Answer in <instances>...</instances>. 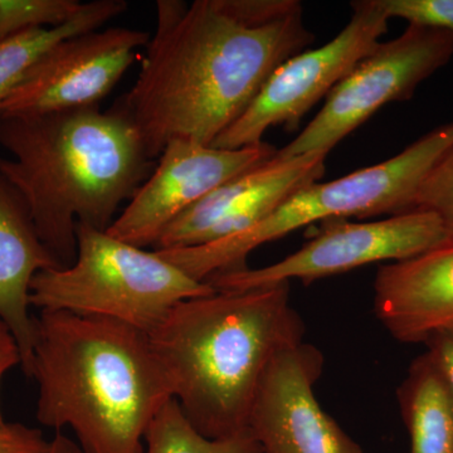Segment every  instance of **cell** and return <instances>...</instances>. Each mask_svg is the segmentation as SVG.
Segmentation results:
<instances>
[{
	"mask_svg": "<svg viewBox=\"0 0 453 453\" xmlns=\"http://www.w3.org/2000/svg\"><path fill=\"white\" fill-rule=\"evenodd\" d=\"M314 41L299 0H159L138 79L119 104L153 160L173 140L211 146Z\"/></svg>",
	"mask_w": 453,
	"mask_h": 453,
	"instance_id": "1",
	"label": "cell"
},
{
	"mask_svg": "<svg viewBox=\"0 0 453 453\" xmlns=\"http://www.w3.org/2000/svg\"><path fill=\"white\" fill-rule=\"evenodd\" d=\"M0 174L31 213L42 243L59 266L77 255V226L107 231L155 168L120 104L0 116Z\"/></svg>",
	"mask_w": 453,
	"mask_h": 453,
	"instance_id": "2",
	"label": "cell"
},
{
	"mask_svg": "<svg viewBox=\"0 0 453 453\" xmlns=\"http://www.w3.org/2000/svg\"><path fill=\"white\" fill-rule=\"evenodd\" d=\"M31 378L38 422L73 429L83 453H145L146 429L173 399L145 333L62 310L35 318Z\"/></svg>",
	"mask_w": 453,
	"mask_h": 453,
	"instance_id": "3",
	"label": "cell"
},
{
	"mask_svg": "<svg viewBox=\"0 0 453 453\" xmlns=\"http://www.w3.org/2000/svg\"><path fill=\"white\" fill-rule=\"evenodd\" d=\"M303 334L285 282L180 301L148 336L188 421L203 436L226 440L249 431L267 366Z\"/></svg>",
	"mask_w": 453,
	"mask_h": 453,
	"instance_id": "4",
	"label": "cell"
},
{
	"mask_svg": "<svg viewBox=\"0 0 453 453\" xmlns=\"http://www.w3.org/2000/svg\"><path fill=\"white\" fill-rule=\"evenodd\" d=\"M453 148V122L442 125L386 162L327 183L309 184L247 231L216 242L157 251L196 281L246 268L250 253L316 222L396 216L414 210L426 177Z\"/></svg>",
	"mask_w": 453,
	"mask_h": 453,
	"instance_id": "5",
	"label": "cell"
},
{
	"mask_svg": "<svg viewBox=\"0 0 453 453\" xmlns=\"http://www.w3.org/2000/svg\"><path fill=\"white\" fill-rule=\"evenodd\" d=\"M216 292L163 257L106 231L77 226V255L67 267L33 277L29 303L43 310L112 319L146 335L178 303Z\"/></svg>",
	"mask_w": 453,
	"mask_h": 453,
	"instance_id": "6",
	"label": "cell"
},
{
	"mask_svg": "<svg viewBox=\"0 0 453 453\" xmlns=\"http://www.w3.org/2000/svg\"><path fill=\"white\" fill-rule=\"evenodd\" d=\"M452 57L451 33L408 26L401 35L380 42L362 59L325 98L308 127L290 144L277 149V155L330 153L381 107L412 98L417 88Z\"/></svg>",
	"mask_w": 453,
	"mask_h": 453,
	"instance_id": "7",
	"label": "cell"
},
{
	"mask_svg": "<svg viewBox=\"0 0 453 453\" xmlns=\"http://www.w3.org/2000/svg\"><path fill=\"white\" fill-rule=\"evenodd\" d=\"M312 240L270 266L217 273L207 280L216 291L273 288L291 280L311 283L375 262H401L451 242L453 234L436 214L413 210L372 222L333 219Z\"/></svg>",
	"mask_w": 453,
	"mask_h": 453,
	"instance_id": "8",
	"label": "cell"
},
{
	"mask_svg": "<svg viewBox=\"0 0 453 453\" xmlns=\"http://www.w3.org/2000/svg\"><path fill=\"white\" fill-rule=\"evenodd\" d=\"M350 20L334 40L306 50L277 67L249 109L211 146L241 149L264 142L273 127L297 129L306 115L388 32V18L375 0L351 3Z\"/></svg>",
	"mask_w": 453,
	"mask_h": 453,
	"instance_id": "9",
	"label": "cell"
},
{
	"mask_svg": "<svg viewBox=\"0 0 453 453\" xmlns=\"http://www.w3.org/2000/svg\"><path fill=\"white\" fill-rule=\"evenodd\" d=\"M268 142L220 149L173 140L159 155L150 177L139 188L107 234L133 246H155L166 226L203 196L247 170L273 159Z\"/></svg>",
	"mask_w": 453,
	"mask_h": 453,
	"instance_id": "10",
	"label": "cell"
},
{
	"mask_svg": "<svg viewBox=\"0 0 453 453\" xmlns=\"http://www.w3.org/2000/svg\"><path fill=\"white\" fill-rule=\"evenodd\" d=\"M149 33L111 27L59 42L32 65L0 106V116L96 107L148 46Z\"/></svg>",
	"mask_w": 453,
	"mask_h": 453,
	"instance_id": "11",
	"label": "cell"
},
{
	"mask_svg": "<svg viewBox=\"0 0 453 453\" xmlns=\"http://www.w3.org/2000/svg\"><path fill=\"white\" fill-rule=\"evenodd\" d=\"M323 368V354L305 342L273 357L249 418L262 453H365L316 398Z\"/></svg>",
	"mask_w": 453,
	"mask_h": 453,
	"instance_id": "12",
	"label": "cell"
},
{
	"mask_svg": "<svg viewBox=\"0 0 453 453\" xmlns=\"http://www.w3.org/2000/svg\"><path fill=\"white\" fill-rule=\"evenodd\" d=\"M327 154L281 157L276 153L188 208L166 226L154 250L202 246L247 231L297 190L319 181Z\"/></svg>",
	"mask_w": 453,
	"mask_h": 453,
	"instance_id": "13",
	"label": "cell"
},
{
	"mask_svg": "<svg viewBox=\"0 0 453 453\" xmlns=\"http://www.w3.org/2000/svg\"><path fill=\"white\" fill-rule=\"evenodd\" d=\"M374 312L393 338L426 342L453 325V241L378 271Z\"/></svg>",
	"mask_w": 453,
	"mask_h": 453,
	"instance_id": "14",
	"label": "cell"
},
{
	"mask_svg": "<svg viewBox=\"0 0 453 453\" xmlns=\"http://www.w3.org/2000/svg\"><path fill=\"white\" fill-rule=\"evenodd\" d=\"M58 262L42 243L31 213L16 188L0 174V319L11 327L31 378L35 316L29 314L33 277Z\"/></svg>",
	"mask_w": 453,
	"mask_h": 453,
	"instance_id": "15",
	"label": "cell"
},
{
	"mask_svg": "<svg viewBox=\"0 0 453 453\" xmlns=\"http://www.w3.org/2000/svg\"><path fill=\"white\" fill-rule=\"evenodd\" d=\"M411 453H453V395L427 353L417 357L398 389Z\"/></svg>",
	"mask_w": 453,
	"mask_h": 453,
	"instance_id": "16",
	"label": "cell"
},
{
	"mask_svg": "<svg viewBox=\"0 0 453 453\" xmlns=\"http://www.w3.org/2000/svg\"><path fill=\"white\" fill-rule=\"evenodd\" d=\"M127 7L125 0H95L83 4L80 13L65 25L28 29L0 40V106L47 50L67 38L98 31Z\"/></svg>",
	"mask_w": 453,
	"mask_h": 453,
	"instance_id": "17",
	"label": "cell"
},
{
	"mask_svg": "<svg viewBox=\"0 0 453 453\" xmlns=\"http://www.w3.org/2000/svg\"><path fill=\"white\" fill-rule=\"evenodd\" d=\"M145 453H262L250 431L226 440H211L188 421L174 398L164 405L146 429Z\"/></svg>",
	"mask_w": 453,
	"mask_h": 453,
	"instance_id": "18",
	"label": "cell"
},
{
	"mask_svg": "<svg viewBox=\"0 0 453 453\" xmlns=\"http://www.w3.org/2000/svg\"><path fill=\"white\" fill-rule=\"evenodd\" d=\"M77 0H0V40L35 28H56L82 9Z\"/></svg>",
	"mask_w": 453,
	"mask_h": 453,
	"instance_id": "19",
	"label": "cell"
},
{
	"mask_svg": "<svg viewBox=\"0 0 453 453\" xmlns=\"http://www.w3.org/2000/svg\"><path fill=\"white\" fill-rule=\"evenodd\" d=\"M375 4L388 19L453 35V0H375Z\"/></svg>",
	"mask_w": 453,
	"mask_h": 453,
	"instance_id": "20",
	"label": "cell"
},
{
	"mask_svg": "<svg viewBox=\"0 0 453 453\" xmlns=\"http://www.w3.org/2000/svg\"><path fill=\"white\" fill-rule=\"evenodd\" d=\"M414 210L436 214L453 234V148L426 177L416 196Z\"/></svg>",
	"mask_w": 453,
	"mask_h": 453,
	"instance_id": "21",
	"label": "cell"
},
{
	"mask_svg": "<svg viewBox=\"0 0 453 453\" xmlns=\"http://www.w3.org/2000/svg\"><path fill=\"white\" fill-rule=\"evenodd\" d=\"M50 441L37 428L22 423H8L0 427V453H42Z\"/></svg>",
	"mask_w": 453,
	"mask_h": 453,
	"instance_id": "22",
	"label": "cell"
},
{
	"mask_svg": "<svg viewBox=\"0 0 453 453\" xmlns=\"http://www.w3.org/2000/svg\"><path fill=\"white\" fill-rule=\"evenodd\" d=\"M426 344L428 356L442 372L453 395V325L432 334Z\"/></svg>",
	"mask_w": 453,
	"mask_h": 453,
	"instance_id": "23",
	"label": "cell"
},
{
	"mask_svg": "<svg viewBox=\"0 0 453 453\" xmlns=\"http://www.w3.org/2000/svg\"><path fill=\"white\" fill-rule=\"evenodd\" d=\"M16 365L22 366V354L18 345L16 336L12 333L11 327L0 319V387L5 372ZM7 425L0 405V427Z\"/></svg>",
	"mask_w": 453,
	"mask_h": 453,
	"instance_id": "24",
	"label": "cell"
},
{
	"mask_svg": "<svg viewBox=\"0 0 453 453\" xmlns=\"http://www.w3.org/2000/svg\"><path fill=\"white\" fill-rule=\"evenodd\" d=\"M42 453H83L77 442L65 436L62 434H57L53 440H50L49 446Z\"/></svg>",
	"mask_w": 453,
	"mask_h": 453,
	"instance_id": "25",
	"label": "cell"
}]
</instances>
